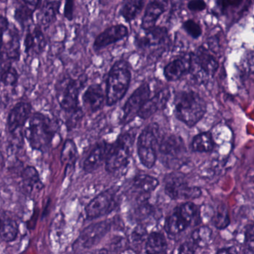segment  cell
<instances>
[{
	"label": "cell",
	"mask_w": 254,
	"mask_h": 254,
	"mask_svg": "<svg viewBox=\"0 0 254 254\" xmlns=\"http://www.w3.org/2000/svg\"><path fill=\"white\" fill-rule=\"evenodd\" d=\"M56 131V125L49 116L35 113L25 125L23 134L31 149L46 152L52 144Z\"/></svg>",
	"instance_id": "cell-1"
},
{
	"label": "cell",
	"mask_w": 254,
	"mask_h": 254,
	"mask_svg": "<svg viewBox=\"0 0 254 254\" xmlns=\"http://www.w3.org/2000/svg\"><path fill=\"white\" fill-rule=\"evenodd\" d=\"M207 111L204 100L193 91H183L177 94L174 99V113L178 120L187 126L196 125Z\"/></svg>",
	"instance_id": "cell-2"
},
{
	"label": "cell",
	"mask_w": 254,
	"mask_h": 254,
	"mask_svg": "<svg viewBox=\"0 0 254 254\" xmlns=\"http://www.w3.org/2000/svg\"><path fill=\"white\" fill-rule=\"evenodd\" d=\"M131 81V71L126 61H116L109 71L106 80L107 105H115L126 95Z\"/></svg>",
	"instance_id": "cell-3"
},
{
	"label": "cell",
	"mask_w": 254,
	"mask_h": 254,
	"mask_svg": "<svg viewBox=\"0 0 254 254\" xmlns=\"http://www.w3.org/2000/svg\"><path fill=\"white\" fill-rule=\"evenodd\" d=\"M137 132L136 128L122 132L113 143L104 164L106 171L109 173H116L126 168L132 154Z\"/></svg>",
	"instance_id": "cell-4"
},
{
	"label": "cell",
	"mask_w": 254,
	"mask_h": 254,
	"mask_svg": "<svg viewBox=\"0 0 254 254\" xmlns=\"http://www.w3.org/2000/svg\"><path fill=\"white\" fill-rule=\"evenodd\" d=\"M86 81L85 77H64L58 80L55 86L57 101L65 113H71L82 108L79 104V95Z\"/></svg>",
	"instance_id": "cell-5"
},
{
	"label": "cell",
	"mask_w": 254,
	"mask_h": 254,
	"mask_svg": "<svg viewBox=\"0 0 254 254\" xmlns=\"http://www.w3.org/2000/svg\"><path fill=\"white\" fill-rule=\"evenodd\" d=\"M161 138L157 124L145 127L137 137V155L140 163L146 168L152 169L156 164Z\"/></svg>",
	"instance_id": "cell-6"
},
{
	"label": "cell",
	"mask_w": 254,
	"mask_h": 254,
	"mask_svg": "<svg viewBox=\"0 0 254 254\" xmlns=\"http://www.w3.org/2000/svg\"><path fill=\"white\" fill-rule=\"evenodd\" d=\"M119 202V189L112 187L94 197L85 208L86 217L97 219L111 213Z\"/></svg>",
	"instance_id": "cell-7"
},
{
	"label": "cell",
	"mask_w": 254,
	"mask_h": 254,
	"mask_svg": "<svg viewBox=\"0 0 254 254\" xmlns=\"http://www.w3.org/2000/svg\"><path fill=\"white\" fill-rule=\"evenodd\" d=\"M166 194L173 200L195 199L201 195V190L197 187L189 186L184 176L172 173L164 178Z\"/></svg>",
	"instance_id": "cell-8"
},
{
	"label": "cell",
	"mask_w": 254,
	"mask_h": 254,
	"mask_svg": "<svg viewBox=\"0 0 254 254\" xmlns=\"http://www.w3.org/2000/svg\"><path fill=\"white\" fill-rule=\"evenodd\" d=\"M151 96L152 89L150 84L144 82L133 92L125 103V105L122 107L121 123L123 125H128L138 117L140 110Z\"/></svg>",
	"instance_id": "cell-9"
},
{
	"label": "cell",
	"mask_w": 254,
	"mask_h": 254,
	"mask_svg": "<svg viewBox=\"0 0 254 254\" xmlns=\"http://www.w3.org/2000/svg\"><path fill=\"white\" fill-rule=\"evenodd\" d=\"M169 38L166 27L155 25L151 28H141L134 37V44L140 50H149L167 44Z\"/></svg>",
	"instance_id": "cell-10"
},
{
	"label": "cell",
	"mask_w": 254,
	"mask_h": 254,
	"mask_svg": "<svg viewBox=\"0 0 254 254\" xmlns=\"http://www.w3.org/2000/svg\"><path fill=\"white\" fill-rule=\"evenodd\" d=\"M108 221L96 222L85 228L75 243L79 249H89L100 243L110 230Z\"/></svg>",
	"instance_id": "cell-11"
},
{
	"label": "cell",
	"mask_w": 254,
	"mask_h": 254,
	"mask_svg": "<svg viewBox=\"0 0 254 254\" xmlns=\"http://www.w3.org/2000/svg\"><path fill=\"white\" fill-rule=\"evenodd\" d=\"M158 152L164 164L171 167L174 161L185 152L183 139L175 134L163 136L160 140Z\"/></svg>",
	"instance_id": "cell-12"
},
{
	"label": "cell",
	"mask_w": 254,
	"mask_h": 254,
	"mask_svg": "<svg viewBox=\"0 0 254 254\" xmlns=\"http://www.w3.org/2000/svg\"><path fill=\"white\" fill-rule=\"evenodd\" d=\"M216 53L207 45L200 46L192 55V66L197 67L200 72L206 75H213L219 68V61L215 57Z\"/></svg>",
	"instance_id": "cell-13"
},
{
	"label": "cell",
	"mask_w": 254,
	"mask_h": 254,
	"mask_svg": "<svg viewBox=\"0 0 254 254\" xmlns=\"http://www.w3.org/2000/svg\"><path fill=\"white\" fill-rule=\"evenodd\" d=\"M129 35V29L124 24H116L104 29L95 37L93 49L95 51L105 49L124 40Z\"/></svg>",
	"instance_id": "cell-14"
},
{
	"label": "cell",
	"mask_w": 254,
	"mask_h": 254,
	"mask_svg": "<svg viewBox=\"0 0 254 254\" xmlns=\"http://www.w3.org/2000/svg\"><path fill=\"white\" fill-rule=\"evenodd\" d=\"M46 40L43 29L36 24L28 27L24 37V51L28 57L39 56L44 52L46 47Z\"/></svg>",
	"instance_id": "cell-15"
},
{
	"label": "cell",
	"mask_w": 254,
	"mask_h": 254,
	"mask_svg": "<svg viewBox=\"0 0 254 254\" xmlns=\"http://www.w3.org/2000/svg\"><path fill=\"white\" fill-rule=\"evenodd\" d=\"M32 106L30 103L21 101L12 107L7 118V128L9 133L14 134L25 127L31 116Z\"/></svg>",
	"instance_id": "cell-16"
},
{
	"label": "cell",
	"mask_w": 254,
	"mask_h": 254,
	"mask_svg": "<svg viewBox=\"0 0 254 254\" xmlns=\"http://www.w3.org/2000/svg\"><path fill=\"white\" fill-rule=\"evenodd\" d=\"M113 143L103 140L97 143L84 161L83 170L85 173H92L105 164Z\"/></svg>",
	"instance_id": "cell-17"
},
{
	"label": "cell",
	"mask_w": 254,
	"mask_h": 254,
	"mask_svg": "<svg viewBox=\"0 0 254 254\" xmlns=\"http://www.w3.org/2000/svg\"><path fill=\"white\" fill-rule=\"evenodd\" d=\"M83 107L87 113L92 114L103 108L107 104L106 91L101 85L92 84L86 88L82 95Z\"/></svg>",
	"instance_id": "cell-18"
},
{
	"label": "cell",
	"mask_w": 254,
	"mask_h": 254,
	"mask_svg": "<svg viewBox=\"0 0 254 254\" xmlns=\"http://www.w3.org/2000/svg\"><path fill=\"white\" fill-rule=\"evenodd\" d=\"M192 65V54L180 55L166 65L164 70V76L169 81L178 80L191 71Z\"/></svg>",
	"instance_id": "cell-19"
},
{
	"label": "cell",
	"mask_w": 254,
	"mask_h": 254,
	"mask_svg": "<svg viewBox=\"0 0 254 254\" xmlns=\"http://www.w3.org/2000/svg\"><path fill=\"white\" fill-rule=\"evenodd\" d=\"M171 93L168 88H164L157 92L155 95L150 97L143 106L139 113L138 117L143 120L150 119L158 111L163 110L167 106L169 100Z\"/></svg>",
	"instance_id": "cell-20"
},
{
	"label": "cell",
	"mask_w": 254,
	"mask_h": 254,
	"mask_svg": "<svg viewBox=\"0 0 254 254\" xmlns=\"http://www.w3.org/2000/svg\"><path fill=\"white\" fill-rule=\"evenodd\" d=\"M170 0H149L142 19L141 28H147L157 25L160 18L167 11Z\"/></svg>",
	"instance_id": "cell-21"
},
{
	"label": "cell",
	"mask_w": 254,
	"mask_h": 254,
	"mask_svg": "<svg viewBox=\"0 0 254 254\" xmlns=\"http://www.w3.org/2000/svg\"><path fill=\"white\" fill-rule=\"evenodd\" d=\"M61 5V1L60 0L44 1L36 15L37 25L43 30L48 29L56 22Z\"/></svg>",
	"instance_id": "cell-22"
},
{
	"label": "cell",
	"mask_w": 254,
	"mask_h": 254,
	"mask_svg": "<svg viewBox=\"0 0 254 254\" xmlns=\"http://www.w3.org/2000/svg\"><path fill=\"white\" fill-rule=\"evenodd\" d=\"M158 186V179L150 175H137L131 181V188L138 194L137 198H149Z\"/></svg>",
	"instance_id": "cell-23"
},
{
	"label": "cell",
	"mask_w": 254,
	"mask_h": 254,
	"mask_svg": "<svg viewBox=\"0 0 254 254\" xmlns=\"http://www.w3.org/2000/svg\"><path fill=\"white\" fill-rule=\"evenodd\" d=\"M21 179L22 188L27 193H31L34 190H40L43 188L40 174L33 166H27L23 169L21 173Z\"/></svg>",
	"instance_id": "cell-24"
},
{
	"label": "cell",
	"mask_w": 254,
	"mask_h": 254,
	"mask_svg": "<svg viewBox=\"0 0 254 254\" xmlns=\"http://www.w3.org/2000/svg\"><path fill=\"white\" fill-rule=\"evenodd\" d=\"M146 6V0H123L119 8V15L125 22H133L141 14Z\"/></svg>",
	"instance_id": "cell-25"
},
{
	"label": "cell",
	"mask_w": 254,
	"mask_h": 254,
	"mask_svg": "<svg viewBox=\"0 0 254 254\" xmlns=\"http://www.w3.org/2000/svg\"><path fill=\"white\" fill-rule=\"evenodd\" d=\"M9 29L10 37L3 41L2 51H1V61H18L20 56L19 49V40L16 33L11 32Z\"/></svg>",
	"instance_id": "cell-26"
},
{
	"label": "cell",
	"mask_w": 254,
	"mask_h": 254,
	"mask_svg": "<svg viewBox=\"0 0 254 254\" xmlns=\"http://www.w3.org/2000/svg\"><path fill=\"white\" fill-rule=\"evenodd\" d=\"M146 250L147 254H167L168 246L165 237L161 233H152L148 237Z\"/></svg>",
	"instance_id": "cell-27"
},
{
	"label": "cell",
	"mask_w": 254,
	"mask_h": 254,
	"mask_svg": "<svg viewBox=\"0 0 254 254\" xmlns=\"http://www.w3.org/2000/svg\"><path fill=\"white\" fill-rule=\"evenodd\" d=\"M189 226V224L175 209L174 211L166 219L164 227H165L166 231L170 235H177L184 231Z\"/></svg>",
	"instance_id": "cell-28"
},
{
	"label": "cell",
	"mask_w": 254,
	"mask_h": 254,
	"mask_svg": "<svg viewBox=\"0 0 254 254\" xmlns=\"http://www.w3.org/2000/svg\"><path fill=\"white\" fill-rule=\"evenodd\" d=\"M18 224L16 220L2 214L1 222V238L6 243L13 241L17 237Z\"/></svg>",
	"instance_id": "cell-29"
},
{
	"label": "cell",
	"mask_w": 254,
	"mask_h": 254,
	"mask_svg": "<svg viewBox=\"0 0 254 254\" xmlns=\"http://www.w3.org/2000/svg\"><path fill=\"white\" fill-rule=\"evenodd\" d=\"M18 75L16 68L12 65L11 62L1 61V83L6 87H14L17 85Z\"/></svg>",
	"instance_id": "cell-30"
},
{
	"label": "cell",
	"mask_w": 254,
	"mask_h": 254,
	"mask_svg": "<svg viewBox=\"0 0 254 254\" xmlns=\"http://www.w3.org/2000/svg\"><path fill=\"white\" fill-rule=\"evenodd\" d=\"M191 240L197 248H205L213 242V231L208 226L199 227L192 232Z\"/></svg>",
	"instance_id": "cell-31"
},
{
	"label": "cell",
	"mask_w": 254,
	"mask_h": 254,
	"mask_svg": "<svg viewBox=\"0 0 254 254\" xmlns=\"http://www.w3.org/2000/svg\"><path fill=\"white\" fill-rule=\"evenodd\" d=\"M78 148L71 139L66 140L61 153V162L66 167H72L76 164L78 158Z\"/></svg>",
	"instance_id": "cell-32"
},
{
	"label": "cell",
	"mask_w": 254,
	"mask_h": 254,
	"mask_svg": "<svg viewBox=\"0 0 254 254\" xmlns=\"http://www.w3.org/2000/svg\"><path fill=\"white\" fill-rule=\"evenodd\" d=\"M192 148L193 151L198 152H208L214 148L212 134L209 132H203L195 136L192 140Z\"/></svg>",
	"instance_id": "cell-33"
},
{
	"label": "cell",
	"mask_w": 254,
	"mask_h": 254,
	"mask_svg": "<svg viewBox=\"0 0 254 254\" xmlns=\"http://www.w3.org/2000/svg\"><path fill=\"white\" fill-rule=\"evenodd\" d=\"M176 210L180 213L189 225L195 220L198 214V207L192 202L184 203L177 207Z\"/></svg>",
	"instance_id": "cell-34"
},
{
	"label": "cell",
	"mask_w": 254,
	"mask_h": 254,
	"mask_svg": "<svg viewBox=\"0 0 254 254\" xmlns=\"http://www.w3.org/2000/svg\"><path fill=\"white\" fill-rule=\"evenodd\" d=\"M213 223L218 229L223 230L228 228L231 223L228 208L225 205L220 206L213 218Z\"/></svg>",
	"instance_id": "cell-35"
},
{
	"label": "cell",
	"mask_w": 254,
	"mask_h": 254,
	"mask_svg": "<svg viewBox=\"0 0 254 254\" xmlns=\"http://www.w3.org/2000/svg\"><path fill=\"white\" fill-rule=\"evenodd\" d=\"M183 29L192 38L198 39L202 35L203 29L201 24L195 19H189L183 22Z\"/></svg>",
	"instance_id": "cell-36"
},
{
	"label": "cell",
	"mask_w": 254,
	"mask_h": 254,
	"mask_svg": "<svg viewBox=\"0 0 254 254\" xmlns=\"http://www.w3.org/2000/svg\"><path fill=\"white\" fill-rule=\"evenodd\" d=\"M245 254H254V224L248 225L245 230Z\"/></svg>",
	"instance_id": "cell-37"
},
{
	"label": "cell",
	"mask_w": 254,
	"mask_h": 254,
	"mask_svg": "<svg viewBox=\"0 0 254 254\" xmlns=\"http://www.w3.org/2000/svg\"><path fill=\"white\" fill-rule=\"evenodd\" d=\"M66 125L69 130L73 129L77 126L78 124L82 121L84 117V112L82 108L71 112V113H66Z\"/></svg>",
	"instance_id": "cell-38"
},
{
	"label": "cell",
	"mask_w": 254,
	"mask_h": 254,
	"mask_svg": "<svg viewBox=\"0 0 254 254\" xmlns=\"http://www.w3.org/2000/svg\"><path fill=\"white\" fill-rule=\"evenodd\" d=\"M75 9H76V0H65L64 4V17L68 21L74 19Z\"/></svg>",
	"instance_id": "cell-39"
},
{
	"label": "cell",
	"mask_w": 254,
	"mask_h": 254,
	"mask_svg": "<svg viewBox=\"0 0 254 254\" xmlns=\"http://www.w3.org/2000/svg\"><path fill=\"white\" fill-rule=\"evenodd\" d=\"M187 7L190 11L198 13L205 10L207 4L204 0H190L187 3Z\"/></svg>",
	"instance_id": "cell-40"
},
{
	"label": "cell",
	"mask_w": 254,
	"mask_h": 254,
	"mask_svg": "<svg viewBox=\"0 0 254 254\" xmlns=\"http://www.w3.org/2000/svg\"><path fill=\"white\" fill-rule=\"evenodd\" d=\"M16 3L25 6V7H28V8L31 9V10L35 12L41 6L42 0H16Z\"/></svg>",
	"instance_id": "cell-41"
},
{
	"label": "cell",
	"mask_w": 254,
	"mask_h": 254,
	"mask_svg": "<svg viewBox=\"0 0 254 254\" xmlns=\"http://www.w3.org/2000/svg\"><path fill=\"white\" fill-rule=\"evenodd\" d=\"M196 249L197 246L190 240L180 246L178 254H195Z\"/></svg>",
	"instance_id": "cell-42"
},
{
	"label": "cell",
	"mask_w": 254,
	"mask_h": 254,
	"mask_svg": "<svg viewBox=\"0 0 254 254\" xmlns=\"http://www.w3.org/2000/svg\"><path fill=\"white\" fill-rule=\"evenodd\" d=\"M1 28L2 34L7 32V31L10 29V22H9L7 17L3 16V15L1 16Z\"/></svg>",
	"instance_id": "cell-43"
},
{
	"label": "cell",
	"mask_w": 254,
	"mask_h": 254,
	"mask_svg": "<svg viewBox=\"0 0 254 254\" xmlns=\"http://www.w3.org/2000/svg\"><path fill=\"white\" fill-rule=\"evenodd\" d=\"M246 64L248 68H250L252 71H254V52H250L246 57Z\"/></svg>",
	"instance_id": "cell-44"
},
{
	"label": "cell",
	"mask_w": 254,
	"mask_h": 254,
	"mask_svg": "<svg viewBox=\"0 0 254 254\" xmlns=\"http://www.w3.org/2000/svg\"><path fill=\"white\" fill-rule=\"evenodd\" d=\"M216 254H238V252L234 247L225 248L218 251Z\"/></svg>",
	"instance_id": "cell-45"
}]
</instances>
